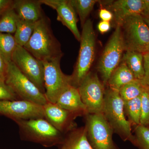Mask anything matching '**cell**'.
I'll list each match as a JSON object with an SVG mask.
<instances>
[{"label":"cell","mask_w":149,"mask_h":149,"mask_svg":"<svg viewBox=\"0 0 149 149\" xmlns=\"http://www.w3.org/2000/svg\"><path fill=\"white\" fill-rule=\"evenodd\" d=\"M23 47L42 62L63 56L60 43L54 35L49 19L45 15L36 22L32 37Z\"/></svg>","instance_id":"cell-1"},{"label":"cell","mask_w":149,"mask_h":149,"mask_svg":"<svg viewBox=\"0 0 149 149\" xmlns=\"http://www.w3.org/2000/svg\"><path fill=\"white\" fill-rule=\"evenodd\" d=\"M103 113L114 133L123 141L134 142L132 125L126 118L124 111V101L119 91L109 88L106 89Z\"/></svg>","instance_id":"cell-2"},{"label":"cell","mask_w":149,"mask_h":149,"mask_svg":"<svg viewBox=\"0 0 149 149\" xmlns=\"http://www.w3.org/2000/svg\"><path fill=\"white\" fill-rule=\"evenodd\" d=\"M18 126L22 140L39 143L45 146L61 144L65 134L61 133L45 118L15 121Z\"/></svg>","instance_id":"cell-3"},{"label":"cell","mask_w":149,"mask_h":149,"mask_svg":"<svg viewBox=\"0 0 149 149\" xmlns=\"http://www.w3.org/2000/svg\"><path fill=\"white\" fill-rule=\"evenodd\" d=\"M93 22L88 19L82 27L79 54L71 74L72 85L78 88L90 72L95 53L96 39Z\"/></svg>","instance_id":"cell-4"},{"label":"cell","mask_w":149,"mask_h":149,"mask_svg":"<svg viewBox=\"0 0 149 149\" xmlns=\"http://www.w3.org/2000/svg\"><path fill=\"white\" fill-rule=\"evenodd\" d=\"M125 52L134 51L143 54L149 53V27L141 15L125 19L120 26Z\"/></svg>","instance_id":"cell-5"},{"label":"cell","mask_w":149,"mask_h":149,"mask_svg":"<svg viewBox=\"0 0 149 149\" xmlns=\"http://www.w3.org/2000/svg\"><path fill=\"white\" fill-rule=\"evenodd\" d=\"M5 82L20 100L41 106H44L48 102L45 94L26 77L12 61L7 65Z\"/></svg>","instance_id":"cell-6"},{"label":"cell","mask_w":149,"mask_h":149,"mask_svg":"<svg viewBox=\"0 0 149 149\" xmlns=\"http://www.w3.org/2000/svg\"><path fill=\"white\" fill-rule=\"evenodd\" d=\"M86 135L93 149H120L113 140L114 133L103 113H88L84 116Z\"/></svg>","instance_id":"cell-7"},{"label":"cell","mask_w":149,"mask_h":149,"mask_svg":"<svg viewBox=\"0 0 149 149\" xmlns=\"http://www.w3.org/2000/svg\"><path fill=\"white\" fill-rule=\"evenodd\" d=\"M123 52H125V48L121 27L116 26L104 49L97 67L102 82L105 86L107 85L111 73L120 64Z\"/></svg>","instance_id":"cell-8"},{"label":"cell","mask_w":149,"mask_h":149,"mask_svg":"<svg viewBox=\"0 0 149 149\" xmlns=\"http://www.w3.org/2000/svg\"><path fill=\"white\" fill-rule=\"evenodd\" d=\"M62 57L43 61L45 95L48 101L55 104L59 96L72 85L71 75H66L60 66Z\"/></svg>","instance_id":"cell-9"},{"label":"cell","mask_w":149,"mask_h":149,"mask_svg":"<svg viewBox=\"0 0 149 149\" xmlns=\"http://www.w3.org/2000/svg\"><path fill=\"white\" fill-rule=\"evenodd\" d=\"M77 88L88 113H103L105 86L97 73L89 72Z\"/></svg>","instance_id":"cell-10"},{"label":"cell","mask_w":149,"mask_h":149,"mask_svg":"<svg viewBox=\"0 0 149 149\" xmlns=\"http://www.w3.org/2000/svg\"><path fill=\"white\" fill-rule=\"evenodd\" d=\"M12 61L41 92L45 94L42 61L37 59L23 47L18 45L13 54Z\"/></svg>","instance_id":"cell-11"},{"label":"cell","mask_w":149,"mask_h":149,"mask_svg":"<svg viewBox=\"0 0 149 149\" xmlns=\"http://www.w3.org/2000/svg\"><path fill=\"white\" fill-rule=\"evenodd\" d=\"M0 116L14 121L45 118L44 107L32 102L23 100H0Z\"/></svg>","instance_id":"cell-12"},{"label":"cell","mask_w":149,"mask_h":149,"mask_svg":"<svg viewBox=\"0 0 149 149\" xmlns=\"http://www.w3.org/2000/svg\"><path fill=\"white\" fill-rule=\"evenodd\" d=\"M45 118L55 128L65 134L77 127L74 120L79 116H85L82 113L65 109L48 102L43 106Z\"/></svg>","instance_id":"cell-13"},{"label":"cell","mask_w":149,"mask_h":149,"mask_svg":"<svg viewBox=\"0 0 149 149\" xmlns=\"http://www.w3.org/2000/svg\"><path fill=\"white\" fill-rule=\"evenodd\" d=\"M40 1L56 11L57 19L67 27L80 42L81 34L77 26V14L70 0H40Z\"/></svg>","instance_id":"cell-14"},{"label":"cell","mask_w":149,"mask_h":149,"mask_svg":"<svg viewBox=\"0 0 149 149\" xmlns=\"http://www.w3.org/2000/svg\"><path fill=\"white\" fill-rule=\"evenodd\" d=\"M104 5L112 13L116 26H121L125 19L134 15H143V0H118L108 1Z\"/></svg>","instance_id":"cell-15"},{"label":"cell","mask_w":149,"mask_h":149,"mask_svg":"<svg viewBox=\"0 0 149 149\" xmlns=\"http://www.w3.org/2000/svg\"><path fill=\"white\" fill-rule=\"evenodd\" d=\"M40 0H15L13 8L18 18L24 21L36 23L44 17Z\"/></svg>","instance_id":"cell-16"},{"label":"cell","mask_w":149,"mask_h":149,"mask_svg":"<svg viewBox=\"0 0 149 149\" xmlns=\"http://www.w3.org/2000/svg\"><path fill=\"white\" fill-rule=\"evenodd\" d=\"M55 104L65 109L82 113L85 116L89 113L82 101L78 88L72 85H70L62 93Z\"/></svg>","instance_id":"cell-17"},{"label":"cell","mask_w":149,"mask_h":149,"mask_svg":"<svg viewBox=\"0 0 149 149\" xmlns=\"http://www.w3.org/2000/svg\"><path fill=\"white\" fill-rule=\"evenodd\" d=\"M59 149H93L89 143L85 126L74 128L65 134Z\"/></svg>","instance_id":"cell-18"},{"label":"cell","mask_w":149,"mask_h":149,"mask_svg":"<svg viewBox=\"0 0 149 149\" xmlns=\"http://www.w3.org/2000/svg\"><path fill=\"white\" fill-rule=\"evenodd\" d=\"M136 79L132 72L124 61L120 64L111 73L107 85L109 88L119 91L123 86Z\"/></svg>","instance_id":"cell-19"},{"label":"cell","mask_w":149,"mask_h":149,"mask_svg":"<svg viewBox=\"0 0 149 149\" xmlns=\"http://www.w3.org/2000/svg\"><path fill=\"white\" fill-rule=\"evenodd\" d=\"M137 80H142L144 76L143 54L134 51H125L122 60Z\"/></svg>","instance_id":"cell-20"},{"label":"cell","mask_w":149,"mask_h":149,"mask_svg":"<svg viewBox=\"0 0 149 149\" xmlns=\"http://www.w3.org/2000/svg\"><path fill=\"white\" fill-rule=\"evenodd\" d=\"M36 23L24 21L18 18L16 31L14 35L18 45L24 47L29 42L35 29Z\"/></svg>","instance_id":"cell-21"},{"label":"cell","mask_w":149,"mask_h":149,"mask_svg":"<svg viewBox=\"0 0 149 149\" xmlns=\"http://www.w3.org/2000/svg\"><path fill=\"white\" fill-rule=\"evenodd\" d=\"M141 110V96L130 100L124 101L125 116L132 126L140 125Z\"/></svg>","instance_id":"cell-22"},{"label":"cell","mask_w":149,"mask_h":149,"mask_svg":"<svg viewBox=\"0 0 149 149\" xmlns=\"http://www.w3.org/2000/svg\"><path fill=\"white\" fill-rule=\"evenodd\" d=\"M17 45L14 35L0 33V55L7 65L12 62L13 54Z\"/></svg>","instance_id":"cell-23"},{"label":"cell","mask_w":149,"mask_h":149,"mask_svg":"<svg viewBox=\"0 0 149 149\" xmlns=\"http://www.w3.org/2000/svg\"><path fill=\"white\" fill-rule=\"evenodd\" d=\"M18 17L13 7L0 15V33L15 34Z\"/></svg>","instance_id":"cell-24"},{"label":"cell","mask_w":149,"mask_h":149,"mask_svg":"<svg viewBox=\"0 0 149 149\" xmlns=\"http://www.w3.org/2000/svg\"><path fill=\"white\" fill-rule=\"evenodd\" d=\"M146 88L141 80L136 79L123 86L118 91L123 100L126 101L141 96Z\"/></svg>","instance_id":"cell-25"},{"label":"cell","mask_w":149,"mask_h":149,"mask_svg":"<svg viewBox=\"0 0 149 149\" xmlns=\"http://www.w3.org/2000/svg\"><path fill=\"white\" fill-rule=\"evenodd\" d=\"M70 1L79 17L82 27L88 19L87 18L98 1L96 0H70Z\"/></svg>","instance_id":"cell-26"},{"label":"cell","mask_w":149,"mask_h":149,"mask_svg":"<svg viewBox=\"0 0 149 149\" xmlns=\"http://www.w3.org/2000/svg\"><path fill=\"white\" fill-rule=\"evenodd\" d=\"M133 145L140 149H149V127L142 125L134 126Z\"/></svg>","instance_id":"cell-27"},{"label":"cell","mask_w":149,"mask_h":149,"mask_svg":"<svg viewBox=\"0 0 149 149\" xmlns=\"http://www.w3.org/2000/svg\"><path fill=\"white\" fill-rule=\"evenodd\" d=\"M141 110L140 124L149 127V94L147 88L141 95Z\"/></svg>","instance_id":"cell-28"},{"label":"cell","mask_w":149,"mask_h":149,"mask_svg":"<svg viewBox=\"0 0 149 149\" xmlns=\"http://www.w3.org/2000/svg\"><path fill=\"white\" fill-rule=\"evenodd\" d=\"M20 100L13 90L4 81H0V100Z\"/></svg>","instance_id":"cell-29"},{"label":"cell","mask_w":149,"mask_h":149,"mask_svg":"<svg viewBox=\"0 0 149 149\" xmlns=\"http://www.w3.org/2000/svg\"><path fill=\"white\" fill-rule=\"evenodd\" d=\"M144 76L141 80L142 83L146 87H149V53L143 54Z\"/></svg>","instance_id":"cell-30"},{"label":"cell","mask_w":149,"mask_h":149,"mask_svg":"<svg viewBox=\"0 0 149 149\" xmlns=\"http://www.w3.org/2000/svg\"><path fill=\"white\" fill-rule=\"evenodd\" d=\"M99 17L102 21L110 22L113 19L112 13L109 10L102 6L99 11Z\"/></svg>","instance_id":"cell-31"},{"label":"cell","mask_w":149,"mask_h":149,"mask_svg":"<svg viewBox=\"0 0 149 149\" xmlns=\"http://www.w3.org/2000/svg\"><path fill=\"white\" fill-rule=\"evenodd\" d=\"M14 1L0 0V15L8 9L12 7Z\"/></svg>","instance_id":"cell-32"},{"label":"cell","mask_w":149,"mask_h":149,"mask_svg":"<svg viewBox=\"0 0 149 149\" xmlns=\"http://www.w3.org/2000/svg\"><path fill=\"white\" fill-rule=\"evenodd\" d=\"M7 65L0 55V81L5 82Z\"/></svg>","instance_id":"cell-33"},{"label":"cell","mask_w":149,"mask_h":149,"mask_svg":"<svg viewBox=\"0 0 149 149\" xmlns=\"http://www.w3.org/2000/svg\"><path fill=\"white\" fill-rule=\"evenodd\" d=\"M110 22H109L101 21L97 25V29L102 34H104L109 31L111 29Z\"/></svg>","instance_id":"cell-34"},{"label":"cell","mask_w":149,"mask_h":149,"mask_svg":"<svg viewBox=\"0 0 149 149\" xmlns=\"http://www.w3.org/2000/svg\"><path fill=\"white\" fill-rule=\"evenodd\" d=\"M144 3L143 13L142 16L149 13V0H143Z\"/></svg>","instance_id":"cell-35"},{"label":"cell","mask_w":149,"mask_h":149,"mask_svg":"<svg viewBox=\"0 0 149 149\" xmlns=\"http://www.w3.org/2000/svg\"><path fill=\"white\" fill-rule=\"evenodd\" d=\"M144 21L149 27V13L146 15L143 16Z\"/></svg>","instance_id":"cell-36"},{"label":"cell","mask_w":149,"mask_h":149,"mask_svg":"<svg viewBox=\"0 0 149 149\" xmlns=\"http://www.w3.org/2000/svg\"><path fill=\"white\" fill-rule=\"evenodd\" d=\"M147 90L148 91V92L149 94V87H147Z\"/></svg>","instance_id":"cell-37"},{"label":"cell","mask_w":149,"mask_h":149,"mask_svg":"<svg viewBox=\"0 0 149 149\" xmlns=\"http://www.w3.org/2000/svg\"></svg>","instance_id":"cell-38"}]
</instances>
